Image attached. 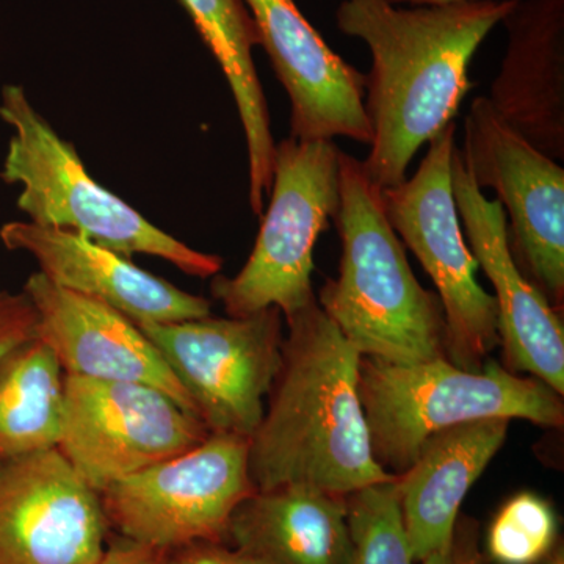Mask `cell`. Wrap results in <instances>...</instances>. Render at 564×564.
<instances>
[{"label": "cell", "mask_w": 564, "mask_h": 564, "mask_svg": "<svg viewBox=\"0 0 564 564\" xmlns=\"http://www.w3.org/2000/svg\"><path fill=\"white\" fill-rule=\"evenodd\" d=\"M518 0H480L403 9L388 0H343L339 31L372 57L364 107L372 128L367 176L381 191L399 187L419 150L444 131L467 93L475 52Z\"/></svg>", "instance_id": "obj_1"}, {"label": "cell", "mask_w": 564, "mask_h": 564, "mask_svg": "<svg viewBox=\"0 0 564 564\" xmlns=\"http://www.w3.org/2000/svg\"><path fill=\"white\" fill-rule=\"evenodd\" d=\"M284 323L280 369L250 440L256 489L296 485L348 496L393 480L370 444L358 392L361 355L317 299Z\"/></svg>", "instance_id": "obj_2"}, {"label": "cell", "mask_w": 564, "mask_h": 564, "mask_svg": "<svg viewBox=\"0 0 564 564\" xmlns=\"http://www.w3.org/2000/svg\"><path fill=\"white\" fill-rule=\"evenodd\" d=\"M339 274L317 299L323 313L361 356L395 364L447 358L445 318L436 292L417 281L386 215L383 191L362 161L340 154Z\"/></svg>", "instance_id": "obj_3"}, {"label": "cell", "mask_w": 564, "mask_h": 564, "mask_svg": "<svg viewBox=\"0 0 564 564\" xmlns=\"http://www.w3.org/2000/svg\"><path fill=\"white\" fill-rule=\"evenodd\" d=\"M375 459L386 473H406L433 434L481 419H522L544 429L564 422L563 395L489 358L464 370L447 358L395 364L361 356L358 375Z\"/></svg>", "instance_id": "obj_4"}, {"label": "cell", "mask_w": 564, "mask_h": 564, "mask_svg": "<svg viewBox=\"0 0 564 564\" xmlns=\"http://www.w3.org/2000/svg\"><path fill=\"white\" fill-rule=\"evenodd\" d=\"M0 118L13 131L0 180L21 185L17 204L31 223L82 234L126 258L165 259L188 276L220 274V256L174 239L93 180L73 144L41 117L21 85L2 88Z\"/></svg>", "instance_id": "obj_5"}, {"label": "cell", "mask_w": 564, "mask_h": 564, "mask_svg": "<svg viewBox=\"0 0 564 564\" xmlns=\"http://www.w3.org/2000/svg\"><path fill=\"white\" fill-rule=\"evenodd\" d=\"M340 154L333 140L276 144L270 206L250 258L236 276L212 281L228 317L278 307L288 318L314 302V248L339 210Z\"/></svg>", "instance_id": "obj_6"}, {"label": "cell", "mask_w": 564, "mask_h": 564, "mask_svg": "<svg viewBox=\"0 0 564 564\" xmlns=\"http://www.w3.org/2000/svg\"><path fill=\"white\" fill-rule=\"evenodd\" d=\"M456 124L451 122L429 143L413 177L383 191L393 231L432 278L445 318V355L464 370H480L500 347L499 311L477 281L452 188Z\"/></svg>", "instance_id": "obj_7"}, {"label": "cell", "mask_w": 564, "mask_h": 564, "mask_svg": "<svg viewBox=\"0 0 564 564\" xmlns=\"http://www.w3.org/2000/svg\"><path fill=\"white\" fill-rule=\"evenodd\" d=\"M254 491L250 440L210 433L99 496L111 533L165 552L196 541L225 543L234 511Z\"/></svg>", "instance_id": "obj_8"}, {"label": "cell", "mask_w": 564, "mask_h": 564, "mask_svg": "<svg viewBox=\"0 0 564 564\" xmlns=\"http://www.w3.org/2000/svg\"><path fill=\"white\" fill-rule=\"evenodd\" d=\"M281 311L141 323L210 433L251 440L281 364Z\"/></svg>", "instance_id": "obj_9"}, {"label": "cell", "mask_w": 564, "mask_h": 564, "mask_svg": "<svg viewBox=\"0 0 564 564\" xmlns=\"http://www.w3.org/2000/svg\"><path fill=\"white\" fill-rule=\"evenodd\" d=\"M464 165L491 188L522 273L556 310L564 302V170L507 124L489 99L475 98L464 120Z\"/></svg>", "instance_id": "obj_10"}, {"label": "cell", "mask_w": 564, "mask_h": 564, "mask_svg": "<svg viewBox=\"0 0 564 564\" xmlns=\"http://www.w3.org/2000/svg\"><path fill=\"white\" fill-rule=\"evenodd\" d=\"M209 434L161 389L65 375L57 448L96 492L192 451Z\"/></svg>", "instance_id": "obj_11"}, {"label": "cell", "mask_w": 564, "mask_h": 564, "mask_svg": "<svg viewBox=\"0 0 564 564\" xmlns=\"http://www.w3.org/2000/svg\"><path fill=\"white\" fill-rule=\"evenodd\" d=\"M101 496L58 448L0 466V564H101Z\"/></svg>", "instance_id": "obj_12"}, {"label": "cell", "mask_w": 564, "mask_h": 564, "mask_svg": "<svg viewBox=\"0 0 564 564\" xmlns=\"http://www.w3.org/2000/svg\"><path fill=\"white\" fill-rule=\"evenodd\" d=\"M452 188L464 237L478 267L496 291L499 336L507 369L529 373L564 393V328L558 310L522 273L507 239V218L488 199L464 165L462 150L452 158Z\"/></svg>", "instance_id": "obj_13"}, {"label": "cell", "mask_w": 564, "mask_h": 564, "mask_svg": "<svg viewBox=\"0 0 564 564\" xmlns=\"http://www.w3.org/2000/svg\"><path fill=\"white\" fill-rule=\"evenodd\" d=\"M261 46L291 99V137L370 144L366 74L343 61L303 17L295 0H243Z\"/></svg>", "instance_id": "obj_14"}, {"label": "cell", "mask_w": 564, "mask_h": 564, "mask_svg": "<svg viewBox=\"0 0 564 564\" xmlns=\"http://www.w3.org/2000/svg\"><path fill=\"white\" fill-rule=\"evenodd\" d=\"M22 292L39 315L36 337L54 350L65 375L152 386L196 415L159 348L131 318L40 272L29 276Z\"/></svg>", "instance_id": "obj_15"}, {"label": "cell", "mask_w": 564, "mask_h": 564, "mask_svg": "<svg viewBox=\"0 0 564 564\" xmlns=\"http://www.w3.org/2000/svg\"><path fill=\"white\" fill-rule=\"evenodd\" d=\"M0 240L7 250L31 254L39 262L40 273L54 284L98 300L137 325L210 315L209 300L181 291L82 234L11 221L0 228Z\"/></svg>", "instance_id": "obj_16"}, {"label": "cell", "mask_w": 564, "mask_h": 564, "mask_svg": "<svg viewBox=\"0 0 564 564\" xmlns=\"http://www.w3.org/2000/svg\"><path fill=\"white\" fill-rule=\"evenodd\" d=\"M489 102L538 151L564 161V0H518Z\"/></svg>", "instance_id": "obj_17"}, {"label": "cell", "mask_w": 564, "mask_h": 564, "mask_svg": "<svg viewBox=\"0 0 564 564\" xmlns=\"http://www.w3.org/2000/svg\"><path fill=\"white\" fill-rule=\"evenodd\" d=\"M510 422L481 419L433 434L413 466L395 475L415 562L451 545L463 500L503 447Z\"/></svg>", "instance_id": "obj_18"}, {"label": "cell", "mask_w": 564, "mask_h": 564, "mask_svg": "<svg viewBox=\"0 0 564 564\" xmlns=\"http://www.w3.org/2000/svg\"><path fill=\"white\" fill-rule=\"evenodd\" d=\"M225 543L258 564H351L347 499L310 486L256 489Z\"/></svg>", "instance_id": "obj_19"}, {"label": "cell", "mask_w": 564, "mask_h": 564, "mask_svg": "<svg viewBox=\"0 0 564 564\" xmlns=\"http://www.w3.org/2000/svg\"><path fill=\"white\" fill-rule=\"evenodd\" d=\"M206 46L221 66L247 140L248 199L262 217L273 182L274 144L269 106L252 50L261 46L258 28L243 0H181Z\"/></svg>", "instance_id": "obj_20"}, {"label": "cell", "mask_w": 564, "mask_h": 564, "mask_svg": "<svg viewBox=\"0 0 564 564\" xmlns=\"http://www.w3.org/2000/svg\"><path fill=\"white\" fill-rule=\"evenodd\" d=\"M65 372L54 350L33 337L0 358V466L57 448Z\"/></svg>", "instance_id": "obj_21"}, {"label": "cell", "mask_w": 564, "mask_h": 564, "mask_svg": "<svg viewBox=\"0 0 564 564\" xmlns=\"http://www.w3.org/2000/svg\"><path fill=\"white\" fill-rule=\"evenodd\" d=\"M351 564H414L395 477L345 496Z\"/></svg>", "instance_id": "obj_22"}, {"label": "cell", "mask_w": 564, "mask_h": 564, "mask_svg": "<svg viewBox=\"0 0 564 564\" xmlns=\"http://www.w3.org/2000/svg\"><path fill=\"white\" fill-rule=\"evenodd\" d=\"M558 522L543 497L521 492L508 500L488 532V554L496 564H538L554 551Z\"/></svg>", "instance_id": "obj_23"}, {"label": "cell", "mask_w": 564, "mask_h": 564, "mask_svg": "<svg viewBox=\"0 0 564 564\" xmlns=\"http://www.w3.org/2000/svg\"><path fill=\"white\" fill-rule=\"evenodd\" d=\"M36 323L35 306L24 292L0 289V358L36 337Z\"/></svg>", "instance_id": "obj_24"}, {"label": "cell", "mask_w": 564, "mask_h": 564, "mask_svg": "<svg viewBox=\"0 0 564 564\" xmlns=\"http://www.w3.org/2000/svg\"><path fill=\"white\" fill-rule=\"evenodd\" d=\"M162 564H258L226 543L196 541L162 552Z\"/></svg>", "instance_id": "obj_25"}, {"label": "cell", "mask_w": 564, "mask_h": 564, "mask_svg": "<svg viewBox=\"0 0 564 564\" xmlns=\"http://www.w3.org/2000/svg\"><path fill=\"white\" fill-rule=\"evenodd\" d=\"M421 564H486L478 551L477 527L470 521L458 522L451 545L426 556Z\"/></svg>", "instance_id": "obj_26"}, {"label": "cell", "mask_w": 564, "mask_h": 564, "mask_svg": "<svg viewBox=\"0 0 564 564\" xmlns=\"http://www.w3.org/2000/svg\"><path fill=\"white\" fill-rule=\"evenodd\" d=\"M101 564H162V551L111 533Z\"/></svg>", "instance_id": "obj_27"}, {"label": "cell", "mask_w": 564, "mask_h": 564, "mask_svg": "<svg viewBox=\"0 0 564 564\" xmlns=\"http://www.w3.org/2000/svg\"><path fill=\"white\" fill-rule=\"evenodd\" d=\"M393 6H413V7H440L454 6V3L480 2V0H388Z\"/></svg>", "instance_id": "obj_28"}, {"label": "cell", "mask_w": 564, "mask_h": 564, "mask_svg": "<svg viewBox=\"0 0 564 564\" xmlns=\"http://www.w3.org/2000/svg\"><path fill=\"white\" fill-rule=\"evenodd\" d=\"M540 564H564L563 551H552Z\"/></svg>", "instance_id": "obj_29"}]
</instances>
